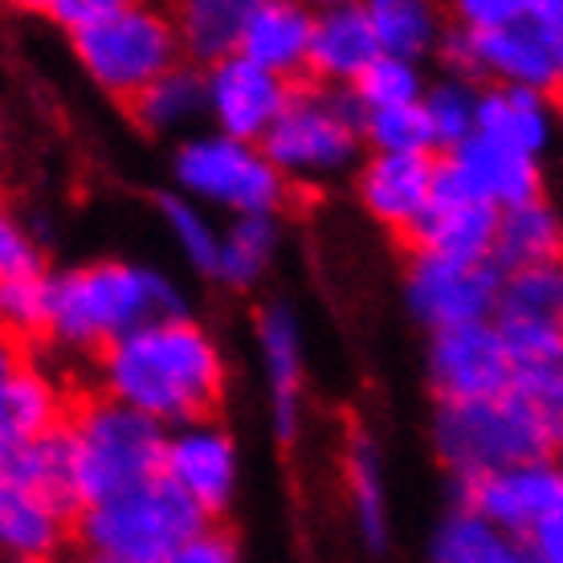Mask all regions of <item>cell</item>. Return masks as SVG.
I'll use <instances>...</instances> for the list:
<instances>
[{
    "instance_id": "6da1fadb",
    "label": "cell",
    "mask_w": 563,
    "mask_h": 563,
    "mask_svg": "<svg viewBox=\"0 0 563 563\" xmlns=\"http://www.w3.org/2000/svg\"><path fill=\"white\" fill-rule=\"evenodd\" d=\"M95 393L164 429L217 417L229 396L225 343L197 314L140 327L95 355Z\"/></svg>"
},
{
    "instance_id": "7a4b0ae2",
    "label": "cell",
    "mask_w": 563,
    "mask_h": 563,
    "mask_svg": "<svg viewBox=\"0 0 563 563\" xmlns=\"http://www.w3.org/2000/svg\"><path fill=\"white\" fill-rule=\"evenodd\" d=\"M192 314L188 290L168 269L131 257H90L49 269L45 343L66 355H95L140 327Z\"/></svg>"
},
{
    "instance_id": "3957f363",
    "label": "cell",
    "mask_w": 563,
    "mask_h": 563,
    "mask_svg": "<svg viewBox=\"0 0 563 563\" xmlns=\"http://www.w3.org/2000/svg\"><path fill=\"white\" fill-rule=\"evenodd\" d=\"M445 16L470 37L478 86L560 95L563 0H457Z\"/></svg>"
},
{
    "instance_id": "277c9868",
    "label": "cell",
    "mask_w": 563,
    "mask_h": 563,
    "mask_svg": "<svg viewBox=\"0 0 563 563\" xmlns=\"http://www.w3.org/2000/svg\"><path fill=\"white\" fill-rule=\"evenodd\" d=\"M560 441L563 421L531 409L515 393L470 405H433L429 417V450L450 474V486L486 478L510 465L555 457Z\"/></svg>"
},
{
    "instance_id": "5b68a950",
    "label": "cell",
    "mask_w": 563,
    "mask_h": 563,
    "mask_svg": "<svg viewBox=\"0 0 563 563\" xmlns=\"http://www.w3.org/2000/svg\"><path fill=\"white\" fill-rule=\"evenodd\" d=\"M274 172L290 192L331 188L339 180H352V172L364 159L360 140V107L347 90L298 82L290 102L282 107L266 140L257 143Z\"/></svg>"
},
{
    "instance_id": "8992f818",
    "label": "cell",
    "mask_w": 563,
    "mask_h": 563,
    "mask_svg": "<svg viewBox=\"0 0 563 563\" xmlns=\"http://www.w3.org/2000/svg\"><path fill=\"white\" fill-rule=\"evenodd\" d=\"M62 433L70 445L78 510L159 478V453H164L168 429L107 396H74Z\"/></svg>"
},
{
    "instance_id": "52a82bcc",
    "label": "cell",
    "mask_w": 563,
    "mask_h": 563,
    "mask_svg": "<svg viewBox=\"0 0 563 563\" xmlns=\"http://www.w3.org/2000/svg\"><path fill=\"white\" fill-rule=\"evenodd\" d=\"M200 527V510L164 478H152L128 494L74 510V563H164Z\"/></svg>"
},
{
    "instance_id": "ba28073f",
    "label": "cell",
    "mask_w": 563,
    "mask_h": 563,
    "mask_svg": "<svg viewBox=\"0 0 563 563\" xmlns=\"http://www.w3.org/2000/svg\"><path fill=\"white\" fill-rule=\"evenodd\" d=\"M66 42L86 82L123 107L180 62L172 13L140 0H111L107 13L70 33Z\"/></svg>"
},
{
    "instance_id": "9c48e42d",
    "label": "cell",
    "mask_w": 563,
    "mask_h": 563,
    "mask_svg": "<svg viewBox=\"0 0 563 563\" xmlns=\"http://www.w3.org/2000/svg\"><path fill=\"white\" fill-rule=\"evenodd\" d=\"M172 192L200 205L205 212L257 217L290 205V188L269 164L257 143L225 140L217 131H197L172 147Z\"/></svg>"
},
{
    "instance_id": "30bf717a",
    "label": "cell",
    "mask_w": 563,
    "mask_h": 563,
    "mask_svg": "<svg viewBox=\"0 0 563 563\" xmlns=\"http://www.w3.org/2000/svg\"><path fill=\"white\" fill-rule=\"evenodd\" d=\"M159 478L188 498L205 522H221L241 494V445L221 417L176 424L164 433Z\"/></svg>"
},
{
    "instance_id": "8fae6325",
    "label": "cell",
    "mask_w": 563,
    "mask_h": 563,
    "mask_svg": "<svg viewBox=\"0 0 563 563\" xmlns=\"http://www.w3.org/2000/svg\"><path fill=\"white\" fill-rule=\"evenodd\" d=\"M433 200H465V205L507 212L527 205V200L548 197L543 192V164L486 140V135H470L462 147L433 155Z\"/></svg>"
},
{
    "instance_id": "7c38bea8",
    "label": "cell",
    "mask_w": 563,
    "mask_h": 563,
    "mask_svg": "<svg viewBox=\"0 0 563 563\" xmlns=\"http://www.w3.org/2000/svg\"><path fill=\"white\" fill-rule=\"evenodd\" d=\"M498 282L503 269L462 266V262H441L429 254H409L405 274H400V295L412 323H421L429 335L450 331V327L490 323L494 302H498Z\"/></svg>"
},
{
    "instance_id": "4fadbf2b",
    "label": "cell",
    "mask_w": 563,
    "mask_h": 563,
    "mask_svg": "<svg viewBox=\"0 0 563 563\" xmlns=\"http://www.w3.org/2000/svg\"><path fill=\"white\" fill-rule=\"evenodd\" d=\"M453 507L474 510L510 539H527L543 522L563 519V470L555 457L510 465L498 474L453 486Z\"/></svg>"
},
{
    "instance_id": "5bb4252c",
    "label": "cell",
    "mask_w": 563,
    "mask_h": 563,
    "mask_svg": "<svg viewBox=\"0 0 563 563\" xmlns=\"http://www.w3.org/2000/svg\"><path fill=\"white\" fill-rule=\"evenodd\" d=\"M424 384L433 405H470L510 393V355L494 323L433 331L424 343Z\"/></svg>"
},
{
    "instance_id": "9a60e30c",
    "label": "cell",
    "mask_w": 563,
    "mask_h": 563,
    "mask_svg": "<svg viewBox=\"0 0 563 563\" xmlns=\"http://www.w3.org/2000/svg\"><path fill=\"white\" fill-rule=\"evenodd\" d=\"M347 184L367 221L409 245L433 209L437 164L433 155H364Z\"/></svg>"
},
{
    "instance_id": "2e32d148",
    "label": "cell",
    "mask_w": 563,
    "mask_h": 563,
    "mask_svg": "<svg viewBox=\"0 0 563 563\" xmlns=\"http://www.w3.org/2000/svg\"><path fill=\"white\" fill-rule=\"evenodd\" d=\"M205 74V123L209 131L238 143H262L282 107L290 102L295 82L274 78L241 54L209 66Z\"/></svg>"
},
{
    "instance_id": "e0dca14e",
    "label": "cell",
    "mask_w": 563,
    "mask_h": 563,
    "mask_svg": "<svg viewBox=\"0 0 563 563\" xmlns=\"http://www.w3.org/2000/svg\"><path fill=\"white\" fill-rule=\"evenodd\" d=\"M254 343L266 376L269 429L290 445L302 429V393H307V355H302V319L290 298H266L254 314Z\"/></svg>"
},
{
    "instance_id": "ac0fdd59",
    "label": "cell",
    "mask_w": 563,
    "mask_h": 563,
    "mask_svg": "<svg viewBox=\"0 0 563 563\" xmlns=\"http://www.w3.org/2000/svg\"><path fill=\"white\" fill-rule=\"evenodd\" d=\"M380 57L364 4L331 0L310 9V45H307V78L302 82L347 90L360 74Z\"/></svg>"
},
{
    "instance_id": "d6986e66",
    "label": "cell",
    "mask_w": 563,
    "mask_h": 563,
    "mask_svg": "<svg viewBox=\"0 0 563 563\" xmlns=\"http://www.w3.org/2000/svg\"><path fill=\"white\" fill-rule=\"evenodd\" d=\"M310 45V4L298 0H250L241 21L238 54L274 78L302 82Z\"/></svg>"
},
{
    "instance_id": "ffe728a7",
    "label": "cell",
    "mask_w": 563,
    "mask_h": 563,
    "mask_svg": "<svg viewBox=\"0 0 563 563\" xmlns=\"http://www.w3.org/2000/svg\"><path fill=\"white\" fill-rule=\"evenodd\" d=\"M339 470H343V490L352 507V527L367 555H384L393 548V503H388V470H384L380 441L355 424L343 437L339 450Z\"/></svg>"
},
{
    "instance_id": "44dd1931",
    "label": "cell",
    "mask_w": 563,
    "mask_h": 563,
    "mask_svg": "<svg viewBox=\"0 0 563 563\" xmlns=\"http://www.w3.org/2000/svg\"><path fill=\"white\" fill-rule=\"evenodd\" d=\"M70 519L62 507L0 478V563L62 560L70 548Z\"/></svg>"
},
{
    "instance_id": "7402d4cb",
    "label": "cell",
    "mask_w": 563,
    "mask_h": 563,
    "mask_svg": "<svg viewBox=\"0 0 563 563\" xmlns=\"http://www.w3.org/2000/svg\"><path fill=\"white\" fill-rule=\"evenodd\" d=\"M70 400V388L54 367L21 355L13 372L0 380V429L13 437L16 445L57 433L66 424Z\"/></svg>"
},
{
    "instance_id": "603a6c76",
    "label": "cell",
    "mask_w": 563,
    "mask_h": 563,
    "mask_svg": "<svg viewBox=\"0 0 563 563\" xmlns=\"http://www.w3.org/2000/svg\"><path fill=\"white\" fill-rule=\"evenodd\" d=\"M555 99L536 90H515V86H482L478 99V135L503 143L527 159H548L555 143Z\"/></svg>"
},
{
    "instance_id": "cb8c5ba5",
    "label": "cell",
    "mask_w": 563,
    "mask_h": 563,
    "mask_svg": "<svg viewBox=\"0 0 563 563\" xmlns=\"http://www.w3.org/2000/svg\"><path fill=\"white\" fill-rule=\"evenodd\" d=\"M131 123L152 140H188L205 123V74L188 62H176L152 86L128 102Z\"/></svg>"
},
{
    "instance_id": "d4e9b609",
    "label": "cell",
    "mask_w": 563,
    "mask_h": 563,
    "mask_svg": "<svg viewBox=\"0 0 563 563\" xmlns=\"http://www.w3.org/2000/svg\"><path fill=\"white\" fill-rule=\"evenodd\" d=\"M494 229L498 212L465 200H433V209L412 233V254H429L441 262H462V266H486L494 254Z\"/></svg>"
},
{
    "instance_id": "484cf974",
    "label": "cell",
    "mask_w": 563,
    "mask_h": 563,
    "mask_svg": "<svg viewBox=\"0 0 563 563\" xmlns=\"http://www.w3.org/2000/svg\"><path fill=\"white\" fill-rule=\"evenodd\" d=\"M286 225L278 212H257V217H233L221 225V245H217V269L212 282L233 295H250L269 278V269L282 254Z\"/></svg>"
},
{
    "instance_id": "4316f807",
    "label": "cell",
    "mask_w": 563,
    "mask_h": 563,
    "mask_svg": "<svg viewBox=\"0 0 563 563\" xmlns=\"http://www.w3.org/2000/svg\"><path fill=\"white\" fill-rule=\"evenodd\" d=\"M560 250H563V217L548 197L498 212L490 262L503 274L527 266H560Z\"/></svg>"
},
{
    "instance_id": "83f0119b",
    "label": "cell",
    "mask_w": 563,
    "mask_h": 563,
    "mask_svg": "<svg viewBox=\"0 0 563 563\" xmlns=\"http://www.w3.org/2000/svg\"><path fill=\"white\" fill-rule=\"evenodd\" d=\"M417 563H527V551L522 539L503 536L474 510L450 503V510H441L429 527Z\"/></svg>"
},
{
    "instance_id": "f1b7e54d",
    "label": "cell",
    "mask_w": 563,
    "mask_h": 563,
    "mask_svg": "<svg viewBox=\"0 0 563 563\" xmlns=\"http://www.w3.org/2000/svg\"><path fill=\"white\" fill-rule=\"evenodd\" d=\"M364 13L380 57L412 62V66L433 62L437 42H441L445 21H450L445 9H437L429 0H367Z\"/></svg>"
},
{
    "instance_id": "f546056e",
    "label": "cell",
    "mask_w": 563,
    "mask_h": 563,
    "mask_svg": "<svg viewBox=\"0 0 563 563\" xmlns=\"http://www.w3.org/2000/svg\"><path fill=\"white\" fill-rule=\"evenodd\" d=\"M245 4L250 0H184V4L168 9L180 62L209 70V66L238 54Z\"/></svg>"
},
{
    "instance_id": "4dcf8cb0",
    "label": "cell",
    "mask_w": 563,
    "mask_h": 563,
    "mask_svg": "<svg viewBox=\"0 0 563 563\" xmlns=\"http://www.w3.org/2000/svg\"><path fill=\"white\" fill-rule=\"evenodd\" d=\"M0 478L16 482L21 490L37 494L45 503L62 507L66 515H74V462H70V445H66V433H45L33 437V441H21L13 450V462Z\"/></svg>"
},
{
    "instance_id": "1f68e13d",
    "label": "cell",
    "mask_w": 563,
    "mask_h": 563,
    "mask_svg": "<svg viewBox=\"0 0 563 563\" xmlns=\"http://www.w3.org/2000/svg\"><path fill=\"white\" fill-rule=\"evenodd\" d=\"M478 99L482 86L465 82V78H450V74H433L424 82L421 95V119L429 128V147L433 155H445L453 147H462L470 135H478Z\"/></svg>"
},
{
    "instance_id": "d6a6232c",
    "label": "cell",
    "mask_w": 563,
    "mask_h": 563,
    "mask_svg": "<svg viewBox=\"0 0 563 563\" xmlns=\"http://www.w3.org/2000/svg\"><path fill=\"white\" fill-rule=\"evenodd\" d=\"M490 323H563V269H507L498 282V302H494Z\"/></svg>"
},
{
    "instance_id": "836d02e7",
    "label": "cell",
    "mask_w": 563,
    "mask_h": 563,
    "mask_svg": "<svg viewBox=\"0 0 563 563\" xmlns=\"http://www.w3.org/2000/svg\"><path fill=\"white\" fill-rule=\"evenodd\" d=\"M155 212H159L164 233L172 238L176 254L184 257V266L192 269V274H200V278H212V269H217V245H221L217 217L205 212L200 205H192V200H184L172 188L155 197Z\"/></svg>"
},
{
    "instance_id": "e575fe53",
    "label": "cell",
    "mask_w": 563,
    "mask_h": 563,
    "mask_svg": "<svg viewBox=\"0 0 563 563\" xmlns=\"http://www.w3.org/2000/svg\"><path fill=\"white\" fill-rule=\"evenodd\" d=\"M49 319V269L0 278V335L13 347L42 343Z\"/></svg>"
},
{
    "instance_id": "d590c367",
    "label": "cell",
    "mask_w": 563,
    "mask_h": 563,
    "mask_svg": "<svg viewBox=\"0 0 563 563\" xmlns=\"http://www.w3.org/2000/svg\"><path fill=\"white\" fill-rule=\"evenodd\" d=\"M424 82H429V70H424V66L396 62V57H376V62L347 86V95H352V102L360 107V114L393 111V107H417L424 95Z\"/></svg>"
},
{
    "instance_id": "8d00e7d4",
    "label": "cell",
    "mask_w": 563,
    "mask_h": 563,
    "mask_svg": "<svg viewBox=\"0 0 563 563\" xmlns=\"http://www.w3.org/2000/svg\"><path fill=\"white\" fill-rule=\"evenodd\" d=\"M360 140H364V155H433L421 107L360 114Z\"/></svg>"
},
{
    "instance_id": "74e56055",
    "label": "cell",
    "mask_w": 563,
    "mask_h": 563,
    "mask_svg": "<svg viewBox=\"0 0 563 563\" xmlns=\"http://www.w3.org/2000/svg\"><path fill=\"white\" fill-rule=\"evenodd\" d=\"M45 269V250L21 212L0 197V278Z\"/></svg>"
},
{
    "instance_id": "f35d334b",
    "label": "cell",
    "mask_w": 563,
    "mask_h": 563,
    "mask_svg": "<svg viewBox=\"0 0 563 563\" xmlns=\"http://www.w3.org/2000/svg\"><path fill=\"white\" fill-rule=\"evenodd\" d=\"M164 563H245V555H241V539L229 527L205 522Z\"/></svg>"
},
{
    "instance_id": "ab89813d",
    "label": "cell",
    "mask_w": 563,
    "mask_h": 563,
    "mask_svg": "<svg viewBox=\"0 0 563 563\" xmlns=\"http://www.w3.org/2000/svg\"><path fill=\"white\" fill-rule=\"evenodd\" d=\"M107 4H111V0H42V4H33V9H37L49 25H57L70 37V33L90 25L95 16L107 13Z\"/></svg>"
},
{
    "instance_id": "60d3db41",
    "label": "cell",
    "mask_w": 563,
    "mask_h": 563,
    "mask_svg": "<svg viewBox=\"0 0 563 563\" xmlns=\"http://www.w3.org/2000/svg\"><path fill=\"white\" fill-rule=\"evenodd\" d=\"M522 551H527V563H563V519L531 531L522 539Z\"/></svg>"
},
{
    "instance_id": "b9f144b4",
    "label": "cell",
    "mask_w": 563,
    "mask_h": 563,
    "mask_svg": "<svg viewBox=\"0 0 563 563\" xmlns=\"http://www.w3.org/2000/svg\"><path fill=\"white\" fill-rule=\"evenodd\" d=\"M13 450H16V441L4 429H0V474L9 470V462H13Z\"/></svg>"
},
{
    "instance_id": "7bdbcfd3",
    "label": "cell",
    "mask_w": 563,
    "mask_h": 563,
    "mask_svg": "<svg viewBox=\"0 0 563 563\" xmlns=\"http://www.w3.org/2000/svg\"><path fill=\"white\" fill-rule=\"evenodd\" d=\"M0 339H4V335H0Z\"/></svg>"
}]
</instances>
